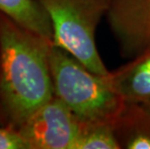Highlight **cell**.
Here are the masks:
<instances>
[{"mask_svg":"<svg viewBox=\"0 0 150 149\" xmlns=\"http://www.w3.org/2000/svg\"><path fill=\"white\" fill-rule=\"evenodd\" d=\"M52 43L0 12V109L7 126L18 130L54 96Z\"/></svg>","mask_w":150,"mask_h":149,"instance_id":"obj_1","label":"cell"},{"mask_svg":"<svg viewBox=\"0 0 150 149\" xmlns=\"http://www.w3.org/2000/svg\"><path fill=\"white\" fill-rule=\"evenodd\" d=\"M49 63L54 96L81 122L112 124L125 101L112 89L107 76L91 72L75 56L52 43Z\"/></svg>","mask_w":150,"mask_h":149,"instance_id":"obj_2","label":"cell"},{"mask_svg":"<svg viewBox=\"0 0 150 149\" xmlns=\"http://www.w3.org/2000/svg\"><path fill=\"white\" fill-rule=\"evenodd\" d=\"M52 25V43L70 52L91 72L108 76L97 49L95 32L108 14L110 0H36Z\"/></svg>","mask_w":150,"mask_h":149,"instance_id":"obj_3","label":"cell"},{"mask_svg":"<svg viewBox=\"0 0 150 149\" xmlns=\"http://www.w3.org/2000/svg\"><path fill=\"white\" fill-rule=\"evenodd\" d=\"M18 132L28 149H73L79 130V120L56 96L37 109Z\"/></svg>","mask_w":150,"mask_h":149,"instance_id":"obj_4","label":"cell"},{"mask_svg":"<svg viewBox=\"0 0 150 149\" xmlns=\"http://www.w3.org/2000/svg\"><path fill=\"white\" fill-rule=\"evenodd\" d=\"M107 16L125 57L134 58L150 46V0H110Z\"/></svg>","mask_w":150,"mask_h":149,"instance_id":"obj_5","label":"cell"},{"mask_svg":"<svg viewBox=\"0 0 150 149\" xmlns=\"http://www.w3.org/2000/svg\"><path fill=\"white\" fill-rule=\"evenodd\" d=\"M107 80L126 103L150 101V46L132 61L110 72Z\"/></svg>","mask_w":150,"mask_h":149,"instance_id":"obj_6","label":"cell"},{"mask_svg":"<svg viewBox=\"0 0 150 149\" xmlns=\"http://www.w3.org/2000/svg\"><path fill=\"white\" fill-rule=\"evenodd\" d=\"M120 148L150 149V112L139 103H126L113 123Z\"/></svg>","mask_w":150,"mask_h":149,"instance_id":"obj_7","label":"cell"},{"mask_svg":"<svg viewBox=\"0 0 150 149\" xmlns=\"http://www.w3.org/2000/svg\"><path fill=\"white\" fill-rule=\"evenodd\" d=\"M0 12L31 32L52 41L50 18L36 0H0Z\"/></svg>","mask_w":150,"mask_h":149,"instance_id":"obj_8","label":"cell"},{"mask_svg":"<svg viewBox=\"0 0 150 149\" xmlns=\"http://www.w3.org/2000/svg\"><path fill=\"white\" fill-rule=\"evenodd\" d=\"M113 126L103 122H81L73 149H119Z\"/></svg>","mask_w":150,"mask_h":149,"instance_id":"obj_9","label":"cell"},{"mask_svg":"<svg viewBox=\"0 0 150 149\" xmlns=\"http://www.w3.org/2000/svg\"><path fill=\"white\" fill-rule=\"evenodd\" d=\"M0 149H28V145L18 130L0 125Z\"/></svg>","mask_w":150,"mask_h":149,"instance_id":"obj_10","label":"cell"},{"mask_svg":"<svg viewBox=\"0 0 150 149\" xmlns=\"http://www.w3.org/2000/svg\"><path fill=\"white\" fill-rule=\"evenodd\" d=\"M0 124H1V125H5V126H7V125H6V123H5L4 117H3L2 112H1V109H0Z\"/></svg>","mask_w":150,"mask_h":149,"instance_id":"obj_11","label":"cell"},{"mask_svg":"<svg viewBox=\"0 0 150 149\" xmlns=\"http://www.w3.org/2000/svg\"><path fill=\"white\" fill-rule=\"evenodd\" d=\"M142 105L150 112V101H148V102H145V103H142Z\"/></svg>","mask_w":150,"mask_h":149,"instance_id":"obj_12","label":"cell"},{"mask_svg":"<svg viewBox=\"0 0 150 149\" xmlns=\"http://www.w3.org/2000/svg\"><path fill=\"white\" fill-rule=\"evenodd\" d=\"M0 125H1V124H0Z\"/></svg>","mask_w":150,"mask_h":149,"instance_id":"obj_13","label":"cell"}]
</instances>
